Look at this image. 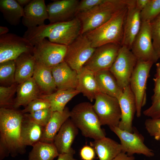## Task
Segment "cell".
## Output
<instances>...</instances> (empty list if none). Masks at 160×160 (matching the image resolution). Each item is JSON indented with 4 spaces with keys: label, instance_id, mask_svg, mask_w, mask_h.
<instances>
[{
    "label": "cell",
    "instance_id": "ffe728a7",
    "mask_svg": "<svg viewBox=\"0 0 160 160\" xmlns=\"http://www.w3.org/2000/svg\"><path fill=\"white\" fill-rule=\"evenodd\" d=\"M78 129L70 118L63 124L53 142L59 154L69 153L73 149L71 145L78 134Z\"/></svg>",
    "mask_w": 160,
    "mask_h": 160
},
{
    "label": "cell",
    "instance_id": "4dcf8cb0",
    "mask_svg": "<svg viewBox=\"0 0 160 160\" xmlns=\"http://www.w3.org/2000/svg\"><path fill=\"white\" fill-rule=\"evenodd\" d=\"M32 147L28 160H53L59 154L53 143L40 141Z\"/></svg>",
    "mask_w": 160,
    "mask_h": 160
},
{
    "label": "cell",
    "instance_id": "8fae6325",
    "mask_svg": "<svg viewBox=\"0 0 160 160\" xmlns=\"http://www.w3.org/2000/svg\"><path fill=\"white\" fill-rule=\"evenodd\" d=\"M131 50L137 60L154 63L159 59L153 44L150 22H142L140 29L133 41Z\"/></svg>",
    "mask_w": 160,
    "mask_h": 160
},
{
    "label": "cell",
    "instance_id": "5bb4252c",
    "mask_svg": "<svg viewBox=\"0 0 160 160\" xmlns=\"http://www.w3.org/2000/svg\"><path fill=\"white\" fill-rule=\"evenodd\" d=\"M121 46L117 44L109 43L96 48L84 67L94 73L109 70L116 59Z\"/></svg>",
    "mask_w": 160,
    "mask_h": 160
},
{
    "label": "cell",
    "instance_id": "c3c4849f",
    "mask_svg": "<svg viewBox=\"0 0 160 160\" xmlns=\"http://www.w3.org/2000/svg\"><path fill=\"white\" fill-rule=\"evenodd\" d=\"M156 73L155 77L160 78V63L156 64Z\"/></svg>",
    "mask_w": 160,
    "mask_h": 160
},
{
    "label": "cell",
    "instance_id": "ee69618b",
    "mask_svg": "<svg viewBox=\"0 0 160 160\" xmlns=\"http://www.w3.org/2000/svg\"><path fill=\"white\" fill-rule=\"evenodd\" d=\"M133 156H129L127 153L121 152L112 160H135Z\"/></svg>",
    "mask_w": 160,
    "mask_h": 160
},
{
    "label": "cell",
    "instance_id": "7bdbcfd3",
    "mask_svg": "<svg viewBox=\"0 0 160 160\" xmlns=\"http://www.w3.org/2000/svg\"><path fill=\"white\" fill-rule=\"evenodd\" d=\"M75 153V151L73 149L69 153L60 154L57 160H77L73 157Z\"/></svg>",
    "mask_w": 160,
    "mask_h": 160
},
{
    "label": "cell",
    "instance_id": "83f0119b",
    "mask_svg": "<svg viewBox=\"0 0 160 160\" xmlns=\"http://www.w3.org/2000/svg\"><path fill=\"white\" fill-rule=\"evenodd\" d=\"M80 93L76 89L57 90L50 94H41L39 98L49 103L53 112H62L67 103Z\"/></svg>",
    "mask_w": 160,
    "mask_h": 160
},
{
    "label": "cell",
    "instance_id": "e575fe53",
    "mask_svg": "<svg viewBox=\"0 0 160 160\" xmlns=\"http://www.w3.org/2000/svg\"><path fill=\"white\" fill-rule=\"evenodd\" d=\"M52 112L50 108L31 113L24 114V115L31 120L44 127L49 120Z\"/></svg>",
    "mask_w": 160,
    "mask_h": 160
},
{
    "label": "cell",
    "instance_id": "3957f363",
    "mask_svg": "<svg viewBox=\"0 0 160 160\" xmlns=\"http://www.w3.org/2000/svg\"><path fill=\"white\" fill-rule=\"evenodd\" d=\"M128 0H104L89 11L76 17L81 24L80 34L84 35L100 26L115 14L127 7Z\"/></svg>",
    "mask_w": 160,
    "mask_h": 160
},
{
    "label": "cell",
    "instance_id": "30bf717a",
    "mask_svg": "<svg viewBox=\"0 0 160 160\" xmlns=\"http://www.w3.org/2000/svg\"><path fill=\"white\" fill-rule=\"evenodd\" d=\"M130 49L121 46L118 56L109 71L122 89L129 85L130 78L137 62Z\"/></svg>",
    "mask_w": 160,
    "mask_h": 160
},
{
    "label": "cell",
    "instance_id": "4316f807",
    "mask_svg": "<svg viewBox=\"0 0 160 160\" xmlns=\"http://www.w3.org/2000/svg\"><path fill=\"white\" fill-rule=\"evenodd\" d=\"M33 77L41 91L45 94L52 93L57 90L51 68L36 62Z\"/></svg>",
    "mask_w": 160,
    "mask_h": 160
},
{
    "label": "cell",
    "instance_id": "44dd1931",
    "mask_svg": "<svg viewBox=\"0 0 160 160\" xmlns=\"http://www.w3.org/2000/svg\"><path fill=\"white\" fill-rule=\"evenodd\" d=\"M77 74L78 81L76 89L92 102L99 94L103 93L96 79L95 73L84 66Z\"/></svg>",
    "mask_w": 160,
    "mask_h": 160
},
{
    "label": "cell",
    "instance_id": "9a60e30c",
    "mask_svg": "<svg viewBox=\"0 0 160 160\" xmlns=\"http://www.w3.org/2000/svg\"><path fill=\"white\" fill-rule=\"evenodd\" d=\"M140 11L136 6V0H128L121 46H126L130 50L133 41L141 28Z\"/></svg>",
    "mask_w": 160,
    "mask_h": 160
},
{
    "label": "cell",
    "instance_id": "ac0fdd59",
    "mask_svg": "<svg viewBox=\"0 0 160 160\" xmlns=\"http://www.w3.org/2000/svg\"><path fill=\"white\" fill-rule=\"evenodd\" d=\"M22 22L28 28L42 25L48 15L44 0H31L24 8Z\"/></svg>",
    "mask_w": 160,
    "mask_h": 160
},
{
    "label": "cell",
    "instance_id": "d6a6232c",
    "mask_svg": "<svg viewBox=\"0 0 160 160\" xmlns=\"http://www.w3.org/2000/svg\"><path fill=\"white\" fill-rule=\"evenodd\" d=\"M18 84L15 83L8 86L0 87V108H13L14 101L13 97Z\"/></svg>",
    "mask_w": 160,
    "mask_h": 160
},
{
    "label": "cell",
    "instance_id": "ba28073f",
    "mask_svg": "<svg viewBox=\"0 0 160 160\" xmlns=\"http://www.w3.org/2000/svg\"><path fill=\"white\" fill-rule=\"evenodd\" d=\"M67 50V46L45 38L34 45L32 54L37 63L52 68L64 61Z\"/></svg>",
    "mask_w": 160,
    "mask_h": 160
},
{
    "label": "cell",
    "instance_id": "f1b7e54d",
    "mask_svg": "<svg viewBox=\"0 0 160 160\" xmlns=\"http://www.w3.org/2000/svg\"><path fill=\"white\" fill-rule=\"evenodd\" d=\"M98 84L103 93L118 99L123 90L118 85L114 76L109 70L95 73Z\"/></svg>",
    "mask_w": 160,
    "mask_h": 160
},
{
    "label": "cell",
    "instance_id": "484cf974",
    "mask_svg": "<svg viewBox=\"0 0 160 160\" xmlns=\"http://www.w3.org/2000/svg\"><path fill=\"white\" fill-rule=\"evenodd\" d=\"M44 127L29 119L24 115L21 128L20 135L23 145L33 146L40 141Z\"/></svg>",
    "mask_w": 160,
    "mask_h": 160
},
{
    "label": "cell",
    "instance_id": "5b68a950",
    "mask_svg": "<svg viewBox=\"0 0 160 160\" xmlns=\"http://www.w3.org/2000/svg\"><path fill=\"white\" fill-rule=\"evenodd\" d=\"M70 118L85 137L96 140L105 137L90 103L83 102L75 105L70 111Z\"/></svg>",
    "mask_w": 160,
    "mask_h": 160
},
{
    "label": "cell",
    "instance_id": "4fadbf2b",
    "mask_svg": "<svg viewBox=\"0 0 160 160\" xmlns=\"http://www.w3.org/2000/svg\"><path fill=\"white\" fill-rule=\"evenodd\" d=\"M110 128L119 138L122 152L129 156H133L135 153L143 154L149 157L154 156L153 151L144 144L143 137L134 128L132 132L122 130L118 127Z\"/></svg>",
    "mask_w": 160,
    "mask_h": 160
},
{
    "label": "cell",
    "instance_id": "836d02e7",
    "mask_svg": "<svg viewBox=\"0 0 160 160\" xmlns=\"http://www.w3.org/2000/svg\"><path fill=\"white\" fill-rule=\"evenodd\" d=\"M160 14V0H150L146 6L140 11L142 22H151Z\"/></svg>",
    "mask_w": 160,
    "mask_h": 160
},
{
    "label": "cell",
    "instance_id": "8d00e7d4",
    "mask_svg": "<svg viewBox=\"0 0 160 160\" xmlns=\"http://www.w3.org/2000/svg\"><path fill=\"white\" fill-rule=\"evenodd\" d=\"M50 108V105L48 101L39 98L31 101L21 112L23 114L30 113Z\"/></svg>",
    "mask_w": 160,
    "mask_h": 160
},
{
    "label": "cell",
    "instance_id": "603a6c76",
    "mask_svg": "<svg viewBox=\"0 0 160 160\" xmlns=\"http://www.w3.org/2000/svg\"><path fill=\"white\" fill-rule=\"evenodd\" d=\"M89 144L100 160H112L122 152L120 143L105 137L94 140Z\"/></svg>",
    "mask_w": 160,
    "mask_h": 160
},
{
    "label": "cell",
    "instance_id": "d6986e66",
    "mask_svg": "<svg viewBox=\"0 0 160 160\" xmlns=\"http://www.w3.org/2000/svg\"><path fill=\"white\" fill-rule=\"evenodd\" d=\"M52 71L57 90L76 89L78 74L65 61L52 68Z\"/></svg>",
    "mask_w": 160,
    "mask_h": 160
},
{
    "label": "cell",
    "instance_id": "7c38bea8",
    "mask_svg": "<svg viewBox=\"0 0 160 160\" xmlns=\"http://www.w3.org/2000/svg\"><path fill=\"white\" fill-rule=\"evenodd\" d=\"M34 46L26 39L12 33L0 36V63L15 60L23 53L32 54Z\"/></svg>",
    "mask_w": 160,
    "mask_h": 160
},
{
    "label": "cell",
    "instance_id": "60d3db41",
    "mask_svg": "<svg viewBox=\"0 0 160 160\" xmlns=\"http://www.w3.org/2000/svg\"><path fill=\"white\" fill-rule=\"evenodd\" d=\"M95 151L91 146H84L80 151V156L83 160H93L95 156Z\"/></svg>",
    "mask_w": 160,
    "mask_h": 160
},
{
    "label": "cell",
    "instance_id": "ab89813d",
    "mask_svg": "<svg viewBox=\"0 0 160 160\" xmlns=\"http://www.w3.org/2000/svg\"><path fill=\"white\" fill-rule=\"evenodd\" d=\"M143 114L151 119L160 118V97L152 102L151 105L143 111Z\"/></svg>",
    "mask_w": 160,
    "mask_h": 160
},
{
    "label": "cell",
    "instance_id": "bcb514c9",
    "mask_svg": "<svg viewBox=\"0 0 160 160\" xmlns=\"http://www.w3.org/2000/svg\"><path fill=\"white\" fill-rule=\"evenodd\" d=\"M19 4L23 7V6H26L31 1V0H16Z\"/></svg>",
    "mask_w": 160,
    "mask_h": 160
},
{
    "label": "cell",
    "instance_id": "b9f144b4",
    "mask_svg": "<svg viewBox=\"0 0 160 160\" xmlns=\"http://www.w3.org/2000/svg\"><path fill=\"white\" fill-rule=\"evenodd\" d=\"M153 80L154 82V87L153 94L151 97L152 102L160 97V78L155 77Z\"/></svg>",
    "mask_w": 160,
    "mask_h": 160
},
{
    "label": "cell",
    "instance_id": "6da1fadb",
    "mask_svg": "<svg viewBox=\"0 0 160 160\" xmlns=\"http://www.w3.org/2000/svg\"><path fill=\"white\" fill-rule=\"evenodd\" d=\"M24 114L14 108H0V160L25 152L21 138Z\"/></svg>",
    "mask_w": 160,
    "mask_h": 160
},
{
    "label": "cell",
    "instance_id": "2e32d148",
    "mask_svg": "<svg viewBox=\"0 0 160 160\" xmlns=\"http://www.w3.org/2000/svg\"><path fill=\"white\" fill-rule=\"evenodd\" d=\"M117 99L121 112V118L118 127L122 130L133 132L132 122L136 107L134 96L129 85L123 89Z\"/></svg>",
    "mask_w": 160,
    "mask_h": 160
},
{
    "label": "cell",
    "instance_id": "9c48e42d",
    "mask_svg": "<svg viewBox=\"0 0 160 160\" xmlns=\"http://www.w3.org/2000/svg\"><path fill=\"white\" fill-rule=\"evenodd\" d=\"M95 49L85 35L80 34L67 46L64 61L78 73L91 57Z\"/></svg>",
    "mask_w": 160,
    "mask_h": 160
},
{
    "label": "cell",
    "instance_id": "7dc6e473",
    "mask_svg": "<svg viewBox=\"0 0 160 160\" xmlns=\"http://www.w3.org/2000/svg\"><path fill=\"white\" fill-rule=\"evenodd\" d=\"M9 31L7 27L5 26H0V36L7 33Z\"/></svg>",
    "mask_w": 160,
    "mask_h": 160
},
{
    "label": "cell",
    "instance_id": "74e56055",
    "mask_svg": "<svg viewBox=\"0 0 160 160\" xmlns=\"http://www.w3.org/2000/svg\"><path fill=\"white\" fill-rule=\"evenodd\" d=\"M145 128L149 135L156 140H160V118L146 119Z\"/></svg>",
    "mask_w": 160,
    "mask_h": 160
},
{
    "label": "cell",
    "instance_id": "7a4b0ae2",
    "mask_svg": "<svg viewBox=\"0 0 160 160\" xmlns=\"http://www.w3.org/2000/svg\"><path fill=\"white\" fill-rule=\"evenodd\" d=\"M81 24L76 17L71 20L28 29L23 37L34 46L46 38L51 42L68 46L80 35Z\"/></svg>",
    "mask_w": 160,
    "mask_h": 160
},
{
    "label": "cell",
    "instance_id": "8992f818",
    "mask_svg": "<svg viewBox=\"0 0 160 160\" xmlns=\"http://www.w3.org/2000/svg\"><path fill=\"white\" fill-rule=\"evenodd\" d=\"M153 63L151 61L137 60L130 78L129 85L135 99L138 117L141 116L142 108L146 103L147 81Z\"/></svg>",
    "mask_w": 160,
    "mask_h": 160
},
{
    "label": "cell",
    "instance_id": "f546056e",
    "mask_svg": "<svg viewBox=\"0 0 160 160\" xmlns=\"http://www.w3.org/2000/svg\"><path fill=\"white\" fill-rule=\"evenodd\" d=\"M0 11L6 20L10 25L19 24L24 16V8L15 0H0Z\"/></svg>",
    "mask_w": 160,
    "mask_h": 160
},
{
    "label": "cell",
    "instance_id": "d590c367",
    "mask_svg": "<svg viewBox=\"0 0 160 160\" xmlns=\"http://www.w3.org/2000/svg\"><path fill=\"white\" fill-rule=\"evenodd\" d=\"M150 23L153 44L160 59V14Z\"/></svg>",
    "mask_w": 160,
    "mask_h": 160
},
{
    "label": "cell",
    "instance_id": "52a82bcc",
    "mask_svg": "<svg viewBox=\"0 0 160 160\" xmlns=\"http://www.w3.org/2000/svg\"><path fill=\"white\" fill-rule=\"evenodd\" d=\"M93 105V109L101 126L109 128L118 126L121 118V112L118 99L101 93L96 97Z\"/></svg>",
    "mask_w": 160,
    "mask_h": 160
},
{
    "label": "cell",
    "instance_id": "7402d4cb",
    "mask_svg": "<svg viewBox=\"0 0 160 160\" xmlns=\"http://www.w3.org/2000/svg\"><path fill=\"white\" fill-rule=\"evenodd\" d=\"M41 92L33 77L18 84L13 108L26 106L33 100L39 98Z\"/></svg>",
    "mask_w": 160,
    "mask_h": 160
},
{
    "label": "cell",
    "instance_id": "1f68e13d",
    "mask_svg": "<svg viewBox=\"0 0 160 160\" xmlns=\"http://www.w3.org/2000/svg\"><path fill=\"white\" fill-rule=\"evenodd\" d=\"M16 69L15 60H9L0 63V82L3 84L11 85L15 83Z\"/></svg>",
    "mask_w": 160,
    "mask_h": 160
},
{
    "label": "cell",
    "instance_id": "681fc988",
    "mask_svg": "<svg viewBox=\"0 0 160 160\" xmlns=\"http://www.w3.org/2000/svg\"><path fill=\"white\" fill-rule=\"evenodd\" d=\"M25 160L21 159V160Z\"/></svg>",
    "mask_w": 160,
    "mask_h": 160
},
{
    "label": "cell",
    "instance_id": "e0dca14e",
    "mask_svg": "<svg viewBox=\"0 0 160 160\" xmlns=\"http://www.w3.org/2000/svg\"><path fill=\"white\" fill-rule=\"evenodd\" d=\"M79 1L56 0L47 6L50 23L68 21L76 17Z\"/></svg>",
    "mask_w": 160,
    "mask_h": 160
},
{
    "label": "cell",
    "instance_id": "277c9868",
    "mask_svg": "<svg viewBox=\"0 0 160 160\" xmlns=\"http://www.w3.org/2000/svg\"><path fill=\"white\" fill-rule=\"evenodd\" d=\"M127 10V6L100 26L84 35L90 41L93 47L96 48L109 43L121 46Z\"/></svg>",
    "mask_w": 160,
    "mask_h": 160
},
{
    "label": "cell",
    "instance_id": "cb8c5ba5",
    "mask_svg": "<svg viewBox=\"0 0 160 160\" xmlns=\"http://www.w3.org/2000/svg\"><path fill=\"white\" fill-rule=\"evenodd\" d=\"M70 116V111L67 107L62 112H53L48 122L44 127L41 141L53 143L56 135Z\"/></svg>",
    "mask_w": 160,
    "mask_h": 160
},
{
    "label": "cell",
    "instance_id": "f35d334b",
    "mask_svg": "<svg viewBox=\"0 0 160 160\" xmlns=\"http://www.w3.org/2000/svg\"><path fill=\"white\" fill-rule=\"evenodd\" d=\"M104 1V0H81L79 1L76 15L87 12L102 3Z\"/></svg>",
    "mask_w": 160,
    "mask_h": 160
},
{
    "label": "cell",
    "instance_id": "f6af8a7d",
    "mask_svg": "<svg viewBox=\"0 0 160 160\" xmlns=\"http://www.w3.org/2000/svg\"><path fill=\"white\" fill-rule=\"evenodd\" d=\"M150 0H136V4L137 8L142 10L147 5Z\"/></svg>",
    "mask_w": 160,
    "mask_h": 160
},
{
    "label": "cell",
    "instance_id": "d4e9b609",
    "mask_svg": "<svg viewBox=\"0 0 160 160\" xmlns=\"http://www.w3.org/2000/svg\"><path fill=\"white\" fill-rule=\"evenodd\" d=\"M15 60L16 83L19 84L33 77L36 61L32 53H23Z\"/></svg>",
    "mask_w": 160,
    "mask_h": 160
}]
</instances>
